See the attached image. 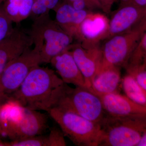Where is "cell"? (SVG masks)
<instances>
[{"instance_id":"cell-1","label":"cell","mask_w":146,"mask_h":146,"mask_svg":"<svg viewBox=\"0 0 146 146\" xmlns=\"http://www.w3.org/2000/svg\"><path fill=\"white\" fill-rule=\"evenodd\" d=\"M66 85L54 71L36 65L8 99L22 107L48 112L56 106Z\"/></svg>"},{"instance_id":"cell-2","label":"cell","mask_w":146,"mask_h":146,"mask_svg":"<svg viewBox=\"0 0 146 146\" xmlns=\"http://www.w3.org/2000/svg\"><path fill=\"white\" fill-rule=\"evenodd\" d=\"M29 31L33 49L40 56L42 63H48L53 58L68 49L74 39L63 30L49 13L34 18Z\"/></svg>"},{"instance_id":"cell-3","label":"cell","mask_w":146,"mask_h":146,"mask_svg":"<svg viewBox=\"0 0 146 146\" xmlns=\"http://www.w3.org/2000/svg\"><path fill=\"white\" fill-rule=\"evenodd\" d=\"M100 146H138L146 131V115L115 117L106 115L100 123Z\"/></svg>"},{"instance_id":"cell-4","label":"cell","mask_w":146,"mask_h":146,"mask_svg":"<svg viewBox=\"0 0 146 146\" xmlns=\"http://www.w3.org/2000/svg\"><path fill=\"white\" fill-rule=\"evenodd\" d=\"M64 136L80 146H100L102 138L100 124L58 107L48 112Z\"/></svg>"},{"instance_id":"cell-5","label":"cell","mask_w":146,"mask_h":146,"mask_svg":"<svg viewBox=\"0 0 146 146\" xmlns=\"http://www.w3.org/2000/svg\"><path fill=\"white\" fill-rule=\"evenodd\" d=\"M12 111L0 120L3 134L13 141L41 135L48 127L47 116L38 110L17 105Z\"/></svg>"},{"instance_id":"cell-6","label":"cell","mask_w":146,"mask_h":146,"mask_svg":"<svg viewBox=\"0 0 146 146\" xmlns=\"http://www.w3.org/2000/svg\"><path fill=\"white\" fill-rule=\"evenodd\" d=\"M100 124L106 114L99 96L90 89L66 84L56 106Z\"/></svg>"},{"instance_id":"cell-7","label":"cell","mask_w":146,"mask_h":146,"mask_svg":"<svg viewBox=\"0 0 146 146\" xmlns=\"http://www.w3.org/2000/svg\"><path fill=\"white\" fill-rule=\"evenodd\" d=\"M146 29L143 21L129 31L105 40L101 46L102 65L125 67Z\"/></svg>"},{"instance_id":"cell-8","label":"cell","mask_w":146,"mask_h":146,"mask_svg":"<svg viewBox=\"0 0 146 146\" xmlns=\"http://www.w3.org/2000/svg\"><path fill=\"white\" fill-rule=\"evenodd\" d=\"M41 64L40 56L31 48L11 61L0 74V99H8L20 87L32 69Z\"/></svg>"},{"instance_id":"cell-9","label":"cell","mask_w":146,"mask_h":146,"mask_svg":"<svg viewBox=\"0 0 146 146\" xmlns=\"http://www.w3.org/2000/svg\"><path fill=\"white\" fill-rule=\"evenodd\" d=\"M72 55L86 81L88 89H91L92 80L100 70L103 58L100 44L82 45L73 43L68 49Z\"/></svg>"},{"instance_id":"cell-10","label":"cell","mask_w":146,"mask_h":146,"mask_svg":"<svg viewBox=\"0 0 146 146\" xmlns=\"http://www.w3.org/2000/svg\"><path fill=\"white\" fill-rule=\"evenodd\" d=\"M33 45L29 32L15 27L8 36L0 42V74L6 67Z\"/></svg>"},{"instance_id":"cell-11","label":"cell","mask_w":146,"mask_h":146,"mask_svg":"<svg viewBox=\"0 0 146 146\" xmlns=\"http://www.w3.org/2000/svg\"><path fill=\"white\" fill-rule=\"evenodd\" d=\"M144 16L143 9L132 5H120L109 20L104 40L134 28L143 21Z\"/></svg>"},{"instance_id":"cell-12","label":"cell","mask_w":146,"mask_h":146,"mask_svg":"<svg viewBox=\"0 0 146 146\" xmlns=\"http://www.w3.org/2000/svg\"><path fill=\"white\" fill-rule=\"evenodd\" d=\"M109 22L104 14L91 12L80 25L75 40L82 45L100 44L105 39Z\"/></svg>"},{"instance_id":"cell-13","label":"cell","mask_w":146,"mask_h":146,"mask_svg":"<svg viewBox=\"0 0 146 146\" xmlns=\"http://www.w3.org/2000/svg\"><path fill=\"white\" fill-rule=\"evenodd\" d=\"M106 115L115 117L146 115V107L119 93L99 96Z\"/></svg>"},{"instance_id":"cell-14","label":"cell","mask_w":146,"mask_h":146,"mask_svg":"<svg viewBox=\"0 0 146 146\" xmlns=\"http://www.w3.org/2000/svg\"><path fill=\"white\" fill-rule=\"evenodd\" d=\"M50 63L65 83L88 89L85 79L69 50L53 58Z\"/></svg>"},{"instance_id":"cell-15","label":"cell","mask_w":146,"mask_h":146,"mask_svg":"<svg viewBox=\"0 0 146 146\" xmlns=\"http://www.w3.org/2000/svg\"><path fill=\"white\" fill-rule=\"evenodd\" d=\"M55 21L61 29L76 40L80 27L84 19L93 11L77 10L63 1L54 10Z\"/></svg>"},{"instance_id":"cell-16","label":"cell","mask_w":146,"mask_h":146,"mask_svg":"<svg viewBox=\"0 0 146 146\" xmlns=\"http://www.w3.org/2000/svg\"><path fill=\"white\" fill-rule=\"evenodd\" d=\"M120 69L115 66L102 64L92 80L90 90L98 96L118 93L122 80Z\"/></svg>"},{"instance_id":"cell-17","label":"cell","mask_w":146,"mask_h":146,"mask_svg":"<svg viewBox=\"0 0 146 146\" xmlns=\"http://www.w3.org/2000/svg\"><path fill=\"white\" fill-rule=\"evenodd\" d=\"M35 0H3V10L13 23H20L30 16Z\"/></svg>"},{"instance_id":"cell-18","label":"cell","mask_w":146,"mask_h":146,"mask_svg":"<svg viewBox=\"0 0 146 146\" xmlns=\"http://www.w3.org/2000/svg\"><path fill=\"white\" fill-rule=\"evenodd\" d=\"M121 84L127 97L137 104L146 107V91L132 76L127 74L122 79Z\"/></svg>"},{"instance_id":"cell-19","label":"cell","mask_w":146,"mask_h":146,"mask_svg":"<svg viewBox=\"0 0 146 146\" xmlns=\"http://www.w3.org/2000/svg\"><path fill=\"white\" fill-rule=\"evenodd\" d=\"M63 0H35L30 16L36 18L43 14L49 13L50 11L54 10Z\"/></svg>"},{"instance_id":"cell-20","label":"cell","mask_w":146,"mask_h":146,"mask_svg":"<svg viewBox=\"0 0 146 146\" xmlns=\"http://www.w3.org/2000/svg\"><path fill=\"white\" fill-rule=\"evenodd\" d=\"M146 55V29L129 60L126 67L141 64Z\"/></svg>"},{"instance_id":"cell-21","label":"cell","mask_w":146,"mask_h":146,"mask_svg":"<svg viewBox=\"0 0 146 146\" xmlns=\"http://www.w3.org/2000/svg\"><path fill=\"white\" fill-rule=\"evenodd\" d=\"M9 146H50L48 136L41 135L7 143Z\"/></svg>"},{"instance_id":"cell-22","label":"cell","mask_w":146,"mask_h":146,"mask_svg":"<svg viewBox=\"0 0 146 146\" xmlns=\"http://www.w3.org/2000/svg\"><path fill=\"white\" fill-rule=\"evenodd\" d=\"M127 74L135 78L137 82L146 91V65L144 63L126 68Z\"/></svg>"},{"instance_id":"cell-23","label":"cell","mask_w":146,"mask_h":146,"mask_svg":"<svg viewBox=\"0 0 146 146\" xmlns=\"http://www.w3.org/2000/svg\"><path fill=\"white\" fill-rule=\"evenodd\" d=\"M0 5V42L11 33L14 28L12 21L5 13Z\"/></svg>"},{"instance_id":"cell-24","label":"cell","mask_w":146,"mask_h":146,"mask_svg":"<svg viewBox=\"0 0 146 146\" xmlns=\"http://www.w3.org/2000/svg\"><path fill=\"white\" fill-rule=\"evenodd\" d=\"M50 146H66L64 135L63 132L56 127L51 129L48 135Z\"/></svg>"},{"instance_id":"cell-25","label":"cell","mask_w":146,"mask_h":146,"mask_svg":"<svg viewBox=\"0 0 146 146\" xmlns=\"http://www.w3.org/2000/svg\"><path fill=\"white\" fill-rule=\"evenodd\" d=\"M99 3L101 10L106 14H109L111 12L112 5L116 0H96Z\"/></svg>"},{"instance_id":"cell-26","label":"cell","mask_w":146,"mask_h":146,"mask_svg":"<svg viewBox=\"0 0 146 146\" xmlns=\"http://www.w3.org/2000/svg\"><path fill=\"white\" fill-rule=\"evenodd\" d=\"M120 5H132L145 9L146 7V0H118Z\"/></svg>"},{"instance_id":"cell-27","label":"cell","mask_w":146,"mask_h":146,"mask_svg":"<svg viewBox=\"0 0 146 146\" xmlns=\"http://www.w3.org/2000/svg\"><path fill=\"white\" fill-rule=\"evenodd\" d=\"M82 1L86 2L89 3L90 5L93 7L95 11L97 10H101L100 6L99 3L96 0H63L65 2L70 4L76 1Z\"/></svg>"},{"instance_id":"cell-28","label":"cell","mask_w":146,"mask_h":146,"mask_svg":"<svg viewBox=\"0 0 146 146\" xmlns=\"http://www.w3.org/2000/svg\"><path fill=\"white\" fill-rule=\"evenodd\" d=\"M138 146H146V131L141 137Z\"/></svg>"},{"instance_id":"cell-29","label":"cell","mask_w":146,"mask_h":146,"mask_svg":"<svg viewBox=\"0 0 146 146\" xmlns=\"http://www.w3.org/2000/svg\"><path fill=\"white\" fill-rule=\"evenodd\" d=\"M2 100L0 99V115H1V111L2 110V106H1V101ZM3 131L2 130V128L1 125V120H0V135H3Z\"/></svg>"},{"instance_id":"cell-30","label":"cell","mask_w":146,"mask_h":146,"mask_svg":"<svg viewBox=\"0 0 146 146\" xmlns=\"http://www.w3.org/2000/svg\"><path fill=\"white\" fill-rule=\"evenodd\" d=\"M142 63H144V64H145L146 65V55L145 56V58H144L143 61Z\"/></svg>"},{"instance_id":"cell-31","label":"cell","mask_w":146,"mask_h":146,"mask_svg":"<svg viewBox=\"0 0 146 146\" xmlns=\"http://www.w3.org/2000/svg\"><path fill=\"white\" fill-rule=\"evenodd\" d=\"M144 10H145V16H144V18H145V19L146 20V7Z\"/></svg>"},{"instance_id":"cell-32","label":"cell","mask_w":146,"mask_h":146,"mask_svg":"<svg viewBox=\"0 0 146 146\" xmlns=\"http://www.w3.org/2000/svg\"><path fill=\"white\" fill-rule=\"evenodd\" d=\"M3 0H0V5L3 2Z\"/></svg>"}]
</instances>
